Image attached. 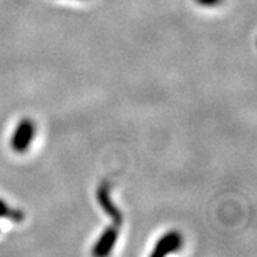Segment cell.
<instances>
[{"label": "cell", "mask_w": 257, "mask_h": 257, "mask_svg": "<svg viewBox=\"0 0 257 257\" xmlns=\"http://www.w3.org/2000/svg\"><path fill=\"white\" fill-rule=\"evenodd\" d=\"M34 132H36V127H34V123L32 119H21L20 123L15 128L12 138H11V146H12L14 151L19 154L27 151L29 149V146L32 145Z\"/></svg>", "instance_id": "1"}, {"label": "cell", "mask_w": 257, "mask_h": 257, "mask_svg": "<svg viewBox=\"0 0 257 257\" xmlns=\"http://www.w3.org/2000/svg\"><path fill=\"white\" fill-rule=\"evenodd\" d=\"M96 198H97L98 205L104 210V213L114 222L115 226L122 224V220H123L122 213L110 198V188H109L108 183H102L98 186L97 192H96Z\"/></svg>", "instance_id": "2"}, {"label": "cell", "mask_w": 257, "mask_h": 257, "mask_svg": "<svg viewBox=\"0 0 257 257\" xmlns=\"http://www.w3.org/2000/svg\"><path fill=\"white\" fill-rule=\"evenodd\" d=\"M181 244H183L181 233L179 231H169V232L164 233L159 240H158L151 256L164 257L166 254L171 253V252L179 250L180 247H181Z\"/></svg>", "instance_id": "3"}, {"label": "cell", "mask_w": 257, "mask_h": 257, "mask_svg": "<svg viewBox=\"0 0 257 257\" xmlns=\"http://www.w3.org/2000/svg\"><path fill=\"white\" fill-rule=\"evenodd\" d=\"M117 236H118L117 227H108L96 241L95 247H93V254L95 256H106L108 253H110V250L113 249L115 241H117Z\"/></svg>", "instance_id": "4"}, {"label": "cell", "mask_w": 257, "mask_h": 257, "mask_svg": "<svg viewBox=\"0 0 257 257\" xmlns=\"http://www.w3.org/2000/svg\"><path fill=\"white\" fill-rule=\"evenodd\" d=\"M0 218H7L14 222H21L24 219V213L17 209H12L8 206L7 202H4L3 200H0Z\"/></svg>", "instance_id": "5"}, {"label": "cell", "mask_w": 257, "mask_h": 257, "mask_svg": "<svg viewBox=\"0 0 257 257\" xmlns=\"http://www.w3.org/2000/svg\"><path fill=\"white\" fill-rule=\"evenodd\" d=\"M196 2L203 7H214V6H218L222 0H196Z\"/></svg>", "instance_id": "6"}]
</instances>
